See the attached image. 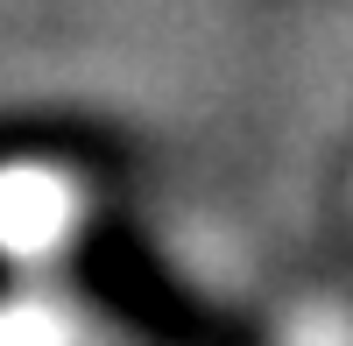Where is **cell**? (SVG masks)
<instances>
[{"instance_id": "7a4b0ae2", "label": "cell", "mask_w": 353, "mask_h": 346, "mask_svg": "<svg viewBox=\"0 0 353 346\" xmlns=\"http://www.w3.org/2000/svg\"><path fill=\"white\" fill-rule=\"evenodd\" d=\"M0 346H78V318L50 290H21L0 304Z\"/></svg>"}, {"instance_id": "6da1fadb", "label": "cell", "mask_w": 353, "mask_h": 346, "mask_svg": "<svg viewBox=\"0 0 353 346\" xmlns=\"http://www.w3.org/2000/svg\"><path fill=\"white\" fill-rule=\"evenodd\" d=\"M85 212H92V198H85L78 170L43 163V156L0 163V262L14 269L64 262L71 241L85 234Z\"/></svg>"}]
</instances>
